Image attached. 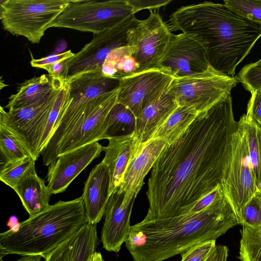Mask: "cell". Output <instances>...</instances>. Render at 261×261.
Here are the masks:
<instances>
[{"label":"cell","mask_w":261,"mask_h":261,"mask_svg":"<svg viewBox=\"0 0 261 261\" xmlns=\"http://www.w3.org/2000/svg\"><path fill=\"white\" fill-rule=\"evenodd\" d=\"M239 122L230 94L200 113L185 132L166 143L151 169L143 221L187 214L221 186L231 159Z\"/></svg>","instance_id":"6da1fadb"},{"label":"cell","mask_w":261,"mask_h":261,"mask_svg":"<svg viewBox=\"0 0 261 261\" xmlns=\"http://www.w3.org/2000/svg\"><path fill=\"white\" fill-rule=\"evenodd\" d=\"M171 29L199 42L212 68L234 77L235 69L261 37V24L225 4L204 2L182 6L170 16Z\"/></svg>","instance_id":"7a4b0ae2"},{"label":"cell","mask_w":261,"mask_h":261,"mask_svg":"<svg viewBox=\"0 0 261 261\" xmlns=\"http://www.w3.org/2000/svg\"><path fill=\"white\" fill-rule=\"evenodd\" d=\"M240 224L223 196L195 214L143 221L131 225L125 244L134 261H163L201 243L216 241Z\"/></svg>","instance_id":"3957f363"},{"label":"cell","mask_w":261,"mask_h":261,"mask_svg":"<svg viewBox=\"0 0 261 261\" xmlns=\"http://www.w3.org/2000/svg\"><path fill=\"white\" fill-rule=\"evenodd\" d=\"M87 222L82 196L49 205L42 212L0 233V257L8 254L43 257Z\"/></svg>","instance_id":"277c9868"},{"label":"cell","mask_w":261,"mask_h":261,"mask_svg":"<svg viewBox=\"0 0 261 261\" xmlns=\"http://www.w3.org/2000/svg\"><path fill=\"white\" fill-rule=\"evenodd\" d=\"M69 0H5L0 4L3 29L39 43L50 23Z\"/></svg>","instance_id":"5b68a950"},{"label":"cell","mask_w":261,"mask_h":261,"mask_svg":"<svg viewBox=\"0 0 261 261\" xmlns=\"http://www.w3.org/2000/svg\"><path fill=\"white\" fill-rule=\"evenodd\" d=\"M135 15L127 0H69L48 28H65L95 35Z\"/></svg>","instance_id":"8992f818"},{"label":"cell","mask_w":261,"mask_h":261,"mask_svg":"<svg viewBox=\"0 0 261 261\" xmlns=\"http://www.w3.org/2000/svg\"><path fill=\"white\" fill-rule=\"evenodd\" d=\"M118 89L92 98L75 110L50 164L61 154L103 139L106 118L117 102Z\"/></svg>","instance_id":"52a82bcc"},{"label":"cell","mask_w":261,"mask_h":261,"mask_svg":"<svg viewBox=\"0 0 261 261\" xmlns=\"http://www.w3.org/2000/svg\"><path fill=\"white\" fill-rule=\"evenodd\" d=\"M239 82L238 76L230 77L218 72H209L195 76L175 77L168 92L178 106H186L198 113L208 110Z\"/></svg>","instance_id":"ba28073f"},{"label":"cell","mask_w":261,"mask_h":261,"mask_svg":"<svg viewBox=\"0 0 261 261\" xmlns=\"http://www.w3.org/2000/svg\"><path fill=\"white\" fill-rule=\"evenodd\" d=\"M238 122L231 159L221 187L239 220L242 209L257 189L244 128Z\"/></svg>","instance_id":"9c48e42d"},{"label":"cell","mask_w":261,"mask_h":261,"mask_svg":"<svg viewBox=\"0 0 261 261\" xmlns=\"http://www.w3.org/2000/svg\"><path fill=\"white\" fill-rule=\"evenodd\" d=\"M173 34L156 12L139 20L127 33V45L133 47V56L139 65L138 72L158 68Z\"/></svg>","instance_id":"30bf717a"},{"label":"cell","mask_w":261,"mask_h":261,"mask_svg":"<svg viewBox=\"0 0 261 261\" xmlns=\"http://www.w3.org/2000/svg\"><path fill=\"white\" fill-rule=\"evenodd\" d=\"M175 77L166 69H150L119 80L117 102L129 109L136 119L149 103L168 90Z\"/></svg>","instance_id":"8fae6325"},{"label":"cell","mask_w":261,"mask_h":261,"mask_svg":"<svg viewBox=\"0 0 261 261\" xmlns=\"http://www.w3.org/2000/svg\"><path fill=\"white\" fill-rule=\"evenodd\" d=\"M139 21L133 15L115 27L95 35L89 43L68 59L67 80L80 73L101 68L113 50L127 45V31Z\"/></svg>","instance_id":"7c38bea8"},{"label":"cell","mask_w":261,"mask_h":261,"mask_svg":"<svg viewBox=\"0 0 261 261\" xmlns=\"http://www.w3.org/2000/svg\"><path fill=\"white\" fill-rule=\"evenodd\" d=\"M158 68L167 70L175 78L217 72L209 63L203 46L182 33L173 35Z\"/></svg>","instance_id":"4fadbf2b"},{"label":"cell","mask_w":261,"mask_h":261,"mask_svg":"<svg viewBox=\"0 0 261 261\" xmlns=\"http://www.w3.org/2000/svg\"><path fill=\"white\" fill-rule=\"evenodd\" d=\"M71 101L58 123L47 145L55 148L58 144L65 126L74 111L87 101L117 90L119 80L105 76L100 68L86 71L67 80Z\"/></svg>","instance_id":"5bb4252c"},{"label":"cell","mask_w":261,"mask_h":261,"mask_svg":"<svg viewBox=\"0 0 261 261\" xmlns=\"http://www.w3.org/2000/svg\"><path fill=\"white\" fill-rule=\"evenodd\" d=\"M66 81L56 79L55 87L44 100L33 105L6 111L8 118L27 140L34 159L40 155L39 146L49 114Z\"/></svg>","instance_id":"9a60e30c"},{"label":"cell","mask_w":261,"mask_h":261,"mask_svg":"<svg viewBox=\"0 0 261 261\" xmlns=\"http://www.w3.org/2000/svg\"><path fill=\"white\" fill-rule=\"evenodd\" d=\"M103 148L98 142H95L60 155L48 166L47 186L50 194L64 192L80 173L100 156Z\"/></svg>","instance_id":"2e32d148"},{"label":"cell","mask_w":261,"mask_h":261,"mask_svg":"<svg viewBox=\"0 0 261 261\" xmlns=\"http://www.w3.org/2000/svg\"><path fill=\"white\" fill-rule=\"evenodd\" d=\"M123 197V193L117 189L110 195L106 206L100 239L103 248L108 251L118 252L130 231L135 200L124 203Z\"/></svg>","instance_id":"e0dca14e"},{"label":"cell","mask_w":261,"mask_h":261,"mask_svg":"<svg viewBox=\"0 0 261 261\" xmlns=\"http://www.w3.org/2000/svg\"><path fill=\"white\" fill-rule=\"evenodd\" d=\"M166 143L160 139L150 140L129 163L122 181L117 188L119 192L123 193L124 203H129L135 200L144 185L145 176L152 169Z\"/></svg>","instance_id":"ac0fdd59"},{"label":"cell","mask_w":261,"mask_h":261,"mask_svg":"<svg viewBox=\"0 0 261 261\" xmlns=\"http://www.w3.org/2000/svg\"><path fill=\"white\" fill-rule=\"evenodd\" d=\"M110 176L107 166L101 162L91 170L82 195L87 222L97 224L104 216L110 196Z\"/></svg>","instance_id":"d6986e66"},{"label":"cell","mask_w":261,"mask_h":261,"mask_svg":"<svg viewBox=\"0 0 261 261\" xmlns=\"http://www.w3.org/2000/svg\"><path fill=\"white\" fill-rule=\"evenodd\" d=\"M98 243L96 224L86 222L43 258L44 261H89Z\"/></svg>","instance_id":"ffe728a7"},{"label":"cell","mask_w":261,"mask_h":261,"mask_svg":"<svg viewBox=\"0 0 261 261\" xmlns=\"http://www.w3.org/2000/svg\"><path fill=\"white\" fill-rule=\"evenodd\" d=\"M103 151L105 153L102 162L109 169L111 195L122 182L129 163L141 151L133 134L109 139V143L103 147Z\"/></svg>","instance_id":"44dd1931"},{"label":"cell","mask_w":261,"mask_h":261,"mask_svg":"<svg viewBox=\"0 0 261 261\" xmlns=\"http://www.w3.org/2000/svg\"><path fill=\"white\" fill-rule=\"evenodd\" d=\"M178 106L168 91L149 103L136 119L133 136L140 151L150 141L156 129L162 125Z\"/></svg>","instance_id":"7402d4cb"},{"label":"cell","mask_w":261,"mask_h":261,"mask_svg":"<svg viewBox=\"0 0 261 261\" xmlns=\"http://www.w3.org/2000/svg\"><path fill=\"white\" fill-rule=\"evenodd\" d=\"M19 196L29 217L44 210L49 205L50 193L35 169L26 175L13 189Z\"/></svg>","instance_id":"603a6c76"},{"label":"cell","mask_w":261,"mask_h":261,"mask_svg":"<svg viewBox=\"0 0 261 261\" xmlns=\"http://www.w3.org/2000/svg\"><path fill=\"white\" fill-rule=\"evenodd\" d=\"M0 151L1 163L32 158L29 145L16 127L8 118L4 108H0ZM34 159V158H33Z\"/></svg>","instance_id":"cb8c5ba5"},{"label":"cell","mask_w":261,"mask_h":261,"mask_svg":"<svg viewBox=\"0 0 261 261\" xmlns=\"http://www.w3.org/2000/svg\"><path fill=\"white\" fill-rule=\"evenodd\" d=\"M55 83L56 79L46 74L25 81L18 87L17 92L10 96L5 108L12 111L41 102L50 95Z\"/></svg>","instance_id":"d4e9b609"},{"label":"cell","mask_w":261,"mask_h":261,"mask_svg":"<svg viewBox=\"0 0 261 261\" xmlns=\"http://www.w3.org/2000/svg\"><path fill=\"white\" fill-rule=\"evenodd\" d=\"M199 113L186 106H178L164 123L154 132L152 139H160L167 144L175 142L187 129Z\"/></svg>","instance_id":"484cf974"},{"label":"cell","mask_w":261,"mask_h":261,"mask_svg":"<svg viewBox=\"0 0 261 261\" xmlns=\"http://www.w3.org/2000/svg\"><path fill=\"white\" fill-rule=\"evenodd\" d=\"M100 68L105 76L120 80L137 73L139 65L133 56V47L125 45L113 50Z\"/></svg>","instance_id":"4316f807"},{"label":"cell","mask_w":261,"mask_h":261,"mask_svg":"<svg viewBox=\"0 0 261 261\" xmlns=\"http://www.w3.org/2000/svg\"><path fill=\"white\" fill-rule=\"evenodd\" d=\"M136 117L125 106L117 102L109 113L103 139L133 135L135 132Z\"/></svg>","instance_id":"83f0119b"},{"label":"cell","mask_w":261,"mask_h":261,"mask_svg":"<svg viewBox=\"0 0 261 261\" xmlns=\"http://www.w3.org/2000/svg\"><path fill=\"white\" fill-rule=\"evenodd\" d=\"M242 123L247 142L249 155L257 191L261 190V128L243 115Z\"/></svg>","instance_id":"f1b7e54d"},{"label":"cell","mask_w":261,"mask_h":261,"mask_svg":"<svg viewBox=\"0 0 261 261\" xmlns=\"http://www.w3.org/2000/svg\"><path fill=\"white\" fill-rule=\"evenodd\" d=\"M242 226L239 259L241 261H261V227Z\"/></svg>","instance_id":"f546056e"},{"label":"cell","mask_w":261,"mask_h":261,"mask_svg":"<svg viewBox=\"0 0 261 261\" xmlns=\"http://www.w3.org/2000/svg\"><path fill=\"white\" fill-rule=\"evenodd\" d=\"M35 160L30 157L13 162L1 163L0 180L14 189L30 172L35 169Z\"/></svg>","instance_id":"4dcf8cb0"},{"label":"cell","mask_w":261,"mask_h":261,"mask_svg":"<svg viewBox=\"0 0 261 261\" xmlns=\"http://www.w3.org/2000/svg\"><path fill=\"white\" fill-rule=\"evenodd\" d=\"M223 2L239 15L261 24V0H224Z\"/></svg>","instance_id":"1f68e13d"},{"label":"cell","mask_w":261,"mask_h":261,"mask_svg":"<svg viewBox=\"0 0 261 261\" xmlns=\"http://www.w3.org/2000/svg\"><path fill=\"white\" fill-rule=\"evenodd\" d=\"M239 220L242 225L261 227V196L257 191L242 209Z\"/></svg>","instance_id":"d6a6232c"},{"label":"cell","mask_w":261,"mask_h":261,"mask_svg":"<svg viewBox=\"0 0 261 261\" xmlns=\"http://www.w3.org/2000/svg\"><path fill=\"white\" fill-rule=\"evenodd\" d=\"M239 82L251 93L261 87V61L244 66L238 75Z\"/></svg>","instance_id":"836d02e7"},{"label":"cell","mask_w":261,"mask_h":261,"mask_svg":"<svg viewBox=\"0 0 261 261\" xmlns=\"http://www.w3.org/2000/svg\"><path fill=\"white\" fill-rule=\"evenodd\" d=\"M216 245V241L198 244L180 254L181 261H205Z\"/></svg>","instance_id":"e575fe53"},{"label":"cell","mask_w":261,"mask_h":261,"mask_svg":"<svg viewBox=\"0 0 261 261\" xmlns=\"http://www.w3.org/2000/svg\"><path fill=\"white\" fill-rule=\"evenodd\" d=\"M251 93V97L248 103L245 115L247 119L261 128V87Z\"/></svg>","instance_id":"d590c367"},{"label":"cell","mask_w":261,"mask_h":261,"mask_svg":"<svg viewBox=\"0 0 261 261\" xmlns=\"http://www.w3.org/2000/svg\"><path fill=\"white\" fill-rule=\"evenodd\" d=\"M223 196H224L223 192L221 186H219L199 200L190 210L187 214L200 212L208 207L214 201Z\"/></svg>","instance_id":"8d00e7d4"},{"label":"cell","mask_w":261,"mask_h":261,"mask_svg":"<svg viewBox=\"0 0 261 261\" xmlns=\"http://www.w3.org/2000/svg\"><path fill=\"white\" fill-rule=\"evenodd\" d=\"M75 55L71 50L66 51L50 55L39 59L32 58L31 65L33 67L43 69L44 67L53 64L64 60L69 59Z\"/></svg>","instance_id":"74e56055"},{"label":"cell","mask_w":261,"mask_h":261,"mask_svg":"<svg viewBox=\"0 0 261 261\" xmlns=\"http://www.w3.org/2000/svg\"><path fill=\"white\" fill-rule=\"evenodd\" d=\"M172 0H127L134 14L139 11L148 9L149 11L159 9L169 4Z\"/></svg>","instance_id":"f35d334b"},{"label":"cell","mask_w":261,"mask_h":261,"mask_svg":"<svg viewBox=\"0 0 261 261\" xmlns=\"http://www.w3.org/2000/svg\"><path fill=\"white\" fill-rule=\"evenodd\" d=\"M68 60V59L46 66L43 69L47 71L50 77L66 81L67 78Z\"/></svg>","instance_id":"ab89813d"},{"label":"cell","mask_w":261,"mask_h":261,"mask_svg":"<svg viewBox=\"0 0 261 261\" xmlns=\"http://www.w3.org/2000/svg\"><path fill=\"white\" fill-rule=\"evenodd\" d=\"M228 249L224 245H216L205 261H226Z\"/></svg>","instance_id":"60d3db41"},{"label":"cell","mask_w":261,"mask_h":261,"mask_svg":"<svg viewBox=\"0 0 261 261\" xmlns=\"http://www.w3.org/2000/svg\"><path fill=\"white\" fill-rule=\"evenodd\" d=\"M42 257L40 255H24L15 261H41ZM0 261H4L3 258L0 257Z\"/></svg>","instance_id":"b9f144b4"},{"label":"cell","mask_w":261,"mask_h":261,"mask_svg":"<svg viewBox=\"0 0 261 261\" xmlns=\"http://www.w3.org/2000/svg\"><path fill=\"white\" fill-rule=\"evenodd\" d=\"M89 261H105L102 255L99 252H95Z\"/></svg>","instance_id":"7bdbcfd3"},{"label":"cell","mask_w":261,"mask_h":261,"mask_svg":"<svg viewBox=\"0 0 261 261\" xmlns=\"http://www.w3.org/2000/svg\"><path fill=\"white\" fill-rule=\"evenodd\" d=\"M257 192L259 194V195L261 196V190L257 191Z\"/></svg>","instance_id":"ee69618b"},{"label":"cell","mask_w":261,"mask_h":261,"mask_svg":"<svg viewBox=\"0 0 261 261\" xmlns=\"http://www.w3.org/2000/svg\"><path fill=\"white\" fill-rule=\"evenodd\" d=\"M260 60L261 61V59H260Z\"/></svg>","instance_id":"f6af8a7d"}]
</instances>
